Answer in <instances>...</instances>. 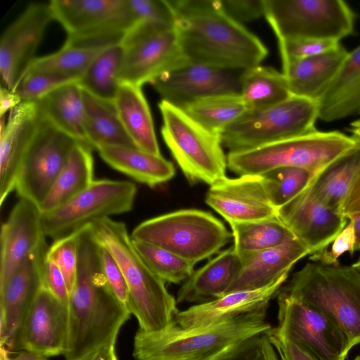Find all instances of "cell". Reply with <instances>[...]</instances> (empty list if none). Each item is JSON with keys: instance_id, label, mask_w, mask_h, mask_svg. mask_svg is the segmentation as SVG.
Returning a JSON list of instances; mask_svg holds the SVG:
<instances>
[{"instance_id": "cell-1", "label": "cell", "mask_w": 360, "mask_h": 360, "mask_svg": "<svg viewBox=\"0 0 360 360\" xmlns=\"http://www.w3.org/2000/svg\"><path fill=\"white\" fill-rule=\"evenodd\" d=\"M101 246L90 225L79 231L75 281L68 302V328L63 356L73 360L115 342L131 313L114 295L102 271Z\"/></svg>"}, {"instance_id": "cell-2", "label": "cell", "mask_w": 360, "mask_h": 360, "mask_svg": "<svg viewBox=\"0 0 360 360\" xmlns=\"http://www.w3.org/2000/svg\"><path fill=\"white\" fill-rule=\"evenodd\" d=\"M174 27L188 63L245 70L258 65L268 50L260 39L223 11L220 0H169Z\"/></svg>"}, {"instance_id": "cell-3", "label": "cell", "mask_w": 360, "mask_h": 360, "mask_svg": "<svg viewBox=\"0 0 360 360\" xmlns=\"http://www.w3.org/2000/svg\"><path fill=\"white\" fill-rule=\"evenodd\" d=\"M90 226L96 240L122 270L129 290L127 308L137 319L139 329L157 332L174 323L179 311L176 300L140 255L126 224L107 217Z\"/></svg>"}, {"instance_id": "cell-4", "label": "cell", "mask_w": 360, "mask_h": 360, "mask_svg": "<svg viewBox=\"0 0 360 360\" xmlns=\"http://www.w3.org/2000/svg\"><path fill=\"white\" fill-rule=\"evenodd\" d=\"M267 309L196 328L176 323L157 332L139 329L134 335L136 360H215L229 349L271 328L266 320Z\"/></svg>"}, {"instance_id": "cell-5", "label": "cell", "mask_w": 360, "mask_h": 360, "mask_svg": "<svg viewBox=\"0 0 360 360\" xmlns=\"http://www.w3.org/2000/svg\"><path fill=\"white\" fill-rule=\"evenodd\" d=\"M280 291L330 316L349 349L360 343V271L353 265L309 262Z\"/></svg>"}, {"instance_id": "cell-6", "label": "cell", "mask_w": 360, "mask_h": 360, "mask_svg": "<svg viewBox=\"0 0 360 360\" xmlns=\"http://www.w3.org/2000/svg\"><path fill=\"white\" fill-rule=\"evenodd\" d=\"M359 141L338 131L318 130L257 148L229 152L227 167L241 175H262L281 167H296L316 179L330 165L354 148Z\"/></svg>"}, {"instance_id": "cell-7", "label": "cell", "mask_w": 360, "mask_h": 360, "mask_svg": "<svg viewBox=\"0 0 360 360\" xmlns=\"http://www.w3.org/2000/svg\"><path fill=\"white\" fill-rule=\"evenodd\" d=\"M131 236L194 264L218 253L233 238L219 219L196 209L179 210L145 220L133 229Z\"/></svg>"}, {"instance_id": "cell-8", "label": "cell", "mask_w": 360, "mask_h": 360, "mask_svg": "<svg viewBox=\"0 0 360 360\" xmlns=\"http://www.w3.org/2000/svg\"><path fill=\"white\" fill-rule=\"evenodd\" d=\"M158 108L162 117V136L186 179L210 186L225 177L227 159L220 134L166 101L161 100Z\"/></svg>"}, {"instance_id": "cell-9", "label": "cell", "mask_w": 360, "mask_h": 360, "mask_svg": "<svg viewBox=\"0 0 360 360\" xmlns=\"http://www.w3.org/2000/svg\"><path fill=\"white\" fill-rule=\"evenodd\" d=\"M316 101L292 96L269 106L249 109L220 134L229 152L257 148L316 131Z\"/></svg>"}, {"instance_id": "cell-10", "label": "cell", "mask_w": 360, "mask_h": 360, "mask_svg": "<svg viewBox=\"0 0 360 360\" xmlns=\"http://www.w3.org/2000/svg\"><path fill=\"white\" fill-rule=\"evenodd\" d=\"M278 43L340 42L354 32L356 15L342 0H264V15Z\"/></svg>"}, {"instance_id": "cell-11", "label": "cell", "mask_w": 360, "mask_h": 360, "mask_svg": "<svg viewBox=\"0 0 360 360\" xmlns=\"http://www.w3.org/2000/svg\"><path fill=\"white\" fill-rule=\"evenodd\" d=\"M136 193V184L129 181L94 180L67 202L41 213L44 234L54 241L75 233L96 220L130 212Z\"/></svg>"}, {"instance_id": "cell-12", "label": "cell", "mask_w": 360, "mask_h": 360, "mask_svg": "<svg viewBox=\"0 0 360 360\" xmlns=\"http://www.w3.org/2000/svg\"><path fill=\"white\" fill-rule=\"evenodd\" d=\"M120 82L142 86L186 63L174 25L139 22L124 35Z\"/></svg>"}, {"instance_id": "cell-13", "label": "cell", "mask_w": 360, "mask_h": 360, "mask_svg": "<svg viewBox=\"0 0 360 360\" xmlns=\"http://www.w3.org/2000/svg\"><path fill=\"white\" fill-rule=\"evenodd\" d=\"M278 326L316 360H345L348 340L338 324L327 314L279 290Z\"/></svg>"}, {"instance_id": "cell-14", "label": "cell", "mask_w": 360, "mask_h": 360, "mask_svg": "<svg viewBox=\"0 0 360 360\" xmlns=\"http://www.w3.org/2000/svg\"><path fill=\"white\" fill-rule=\"evenodd\" d=\"M78 143L42 117L16 179L15 191L19 198L39 206Z\"/></svg>"}, {"instance_id": "cell-15", "label": "cell", "mask_w": 360, "mask_h": 360, "mask_svg": "<svg viewBox=\"0 0 360 360\" xmlns=\"http://www.w3.org/2000/svg\"><path fill=\"white\" fill-rule=\"evenodd\" d=\"M53 19L68 37H124L136 19L129 0H52Z\"/></svg>"}, {"instance_id": "cell-16", "label": "cell", "mask_w": 360, "mask_h": 360, "mask_svg": "<svg viewBox=\"0 0 360 360\" xmlns=\"http://www.w3.org/2000/svg\"><path fill=\"white\" fill-rule=\"evenodd\" d=\"M53 19L49 3H33L4 30L0 39L2 86L14 90L35 58L46 27Z\"/></svg>"}, {"instance_id": "cell-17", "label": "cell", "mask_w": 360, "mask_h": 360, "mask_svg": "<svg viewBox=\"0 0 360 360\" xmlns=\"http://www.w3.org/2000/svg\"><path fill=\"white\" fill-rule=\"evenodd\" d=\"M238 70L186 63L157 78L150 84L161 96L182 108L194 101L226 94H240Z\"/></svg>"}, {"instance_id": "cell-18", "label": "cell", "mask_w": 360, "mask_h": 360, "mask_svg": "<svg viewBox=\"0 0 360 360\" xmlns=\"http://www.w3.org/2000/svg\"><path fill=\"white\" fill-rule=\"evenodd\" d=\"M48 245L29 255L0 286V345L9 352L16 349L24 318L39 291Z\"/></svg>"}, {"instance_id": "cell-19", "label": "cell", "mask_w": 360, "mask_h": 360, "mask_svg": "<svg viewBox=\"0 0 360 360\" xmlns=\"http://www.w3.org/2000/svg\"><path fill=\"white\" fill-rule=\"evenodd\" d=\"M68 328V306L42 287L25 314L16 349L46 358L63 355Z\"/></svg>"}, {"instance_id": "cell-20", "label": "cell", "mask_w": 360, "mask_h": 360, "mask_svg": "<svg viewBox=\"0 0 360 360\" xmlns=\"http://www.w3.org/2000/svg\"><path fill=\"white\" fill-rule=\"evenodd\" d=\"M310 185L277 209L276 214L312 255L327 248L343 230L348 219L319 201L312 194Z\"/></svg>"}, {"instance_id": "cell-21", "label": "cell", "mask_w": 360, "mask_h": 360, "mask_svg": "<svg viewBox=\"0 0 360 360\" xmlns=\"http://www.w3.org/2000/svg\"><path fill=\"white\" fill-rule=\"evenodd\" d=\"M205 202L229 224L277 217L262 175L225 176L210 186Z\"/></svg>"}, {"instance_id": "cell-22", "label": "cell", "mask_w": 360, "mask_h": 360, "mask_svg": "<svg viewBox=\"0 0 360 360\" xmlns=\"http://www.w3.org/2000/svg\"><path fill=\"white\" fill-rule=\"evenodd\" d=\"M46 238L39 206L20 198L1 225L0 286L29 255L47 246Z\"/></svg>"}, {"instance_id": "cell-23", "label": "cell", "mask_w": 360, "mask_h": 360, "mask_svg": "<svg viewBox=\"0 0 360 360\" xmlns=\"http://www.w3.org/2000/svg\"><path fill=\"white\" fill-rule=\"evenodd\" d=\"M42 120L37 101H23L1 117L0 135V205L15 191L25 155Z\"/></svg>"}, {"instance_id": "cell-24", "label": "cell", "mask_w": 360, "mask_h": 360, "mask_svg": "<svg viewBox=\"0 0 360 360\" xmlns=\"http://www.w3.org/2000/svg\"><path fill=\"white\" fill-rule=\"evenodd\" d=\"M288 275L284 274L262 288L235 291L211 301L191 306L177 313L175 323L183 328L201 327L267 309L270 301L278 295Z\"/></svg>"}, {"instance_id": "cell-25", "label": "cell", "mask_w": 360, "mask_h": 360, "mask_svg": "<svg viewBox=\"0 0 360 360\" xmlns=\"http://www.w3.org/2000/svg\"><path fill=\"white\" fill-rule=\"evenodd\" d=\"M308 255L307 248L296 238L276 248L240 255L241 269L226 294L264 288L289 274Z\"/></svg>"}, {"instance_id": "cell-26", "label": "cell", "mask_w": 360, "mask_h": 360, "mask_svg": "<svg viewBox=\"0 0 360 360\" xmlns=\"http://www.w3.org/2000/svg\"><path fill=\"white\" fill-rule=\"evenodd\" d=\"M241 266L233 246L219 252L184 282L177 292V304H201L224 296Z\"/></svg>"}, {"instance_id": "cell-27", "label": "cell", "mask_w": 360, "mask_h": 360, "mask_svg": "<svg viewBox=\"0 0 360 360\" xmlns=\"http://www.w3.org/2000/svg\"><path fill=\"white\" fill-rule=\"evenodd\" d=\"M348 51L341 45L330 51L282 63L292 96L318 101L328 89Z\"/></svg>"}, {"instance_id": "cell-28", "label": "cell", "mask_w": 360, "mask_h": 360, "mask_svg": "<svg viewBox=\"0 0 360 360\" xmlns=\"http://www.w3.org/2000/svg\"><path fill=\"white\" fill-rule=\"evenodd\" d=\"M317 103L319 119L323 122L360 115V45L348 52Z\"/></svg>"}, {"instance_id": "cell-29", "label": "cell", "mask_w": 360, "mask_h": 360, "mask_svg": "<svg viewBox=\"0 0 360 360\" xmlns=\"http://www.w3.org/2000/svg\"><path fill=\"white\" fill-rule=\"evenodd\" d=\"M114 105L120 120L136 146L161 155L149 105L141 86L120 82Z\"/></svg>"}, {"instance_id": "cell-30", "label": "cell", "mask_w": 360, "mask_h": 360, "mask_svg": "<svg viewBox=\"0 0 360 360\" xmlns=\"http://www.w3.org/2000/svg\"><path fill=\"white\" fill-rule=\"evenodd\" d=\"M98 152L112 168L152 188L169 181L175 175L173 163L162 155L124 146H107Z\"/></svg>"}, {"instance_id": "cell-31", "label": "cell", "mask_w": 360, "mask_h": 360, "mask_svg": "<svg viewBox=\"0 0 360 360\" xmlns=\"http://www.w3.org/2000/svg\"><path fill=\"white\" fill-rule=\"evenodd\" d=\"M82 97L85 138L92 150L107 146L137 148L123 127L114 103L101 100L83 89Z\"/></svg>"}, {"instance_id": "cell-32", "label": "cell", "mask_w": 360, "mask_h": 360, "mask_svg": "<svg viewBox=\"0 0 360 360\" xmlns=\"http://www.w3.org/2000/svg\"><path fill=\"white\" fill-rule=\"evenodd\" d=\"M92 149L78 143L47 195L39 205L41 213L49 212L67 202L94 181Z\"/></svg>"}, {"instance_id": "cell-33", "label": "cell", "mask_w": 360, "mask_h": 360, "mask_svg": "<svg viewBox=\"0 0 360 360\" xmlns=\"http://www.w3.org/2000/svg\"><path fill=\"white\" fill-rule=\"evenodd\" d=\"M37 103L45 120L79 143L87 145L84 128L82 89L78 82L62 86Z\"/></svg>"}, {"instance_id": "cell-34", "label": "cell", "mask_w": 360, "mask_h": 360, "mask_svg": "<svg viewBox=\"0 0 360 360\" xmlns=\"http://www.w3.org/2000/svg\"><path fill=\"white\" fill-rule=\"evenodd\" d=\"M359 175L360 141L356 147L333 162L311 184V191L324 205L340 213L342 202Z\"/></svg>"}, {"instance_id": "cell-35", "label": "cell", "mask_w": 360, "mask_h": 360, "mask_svg": "<svg viewBox=\"0 0 360 360\" xmlns=\"http://www.w3.org/2000/svg\"><path fill=\"white\" fill-rule=\"evenodd\" d=\"M240 96L248 109H256L281 103L292 94L282 72L258 65L242 71Z\"/></svg>"}, {"instance_id": "cell-36", "label": "cell", "mask_w": 360, "mask_h": 360, "mask_svg": "<svg viewBox=\"0 0 360 360\" xmlns=\"http://www.w3.org/2000/svg\"><path fill=\"white\" fill-rule=\"evenodd\" d=\"M229 225L233 246L239 255L276 248L295 239L278 217Z\"/></svg>"}, {"instance_id": "cell-37", "label": "cell", "mask_w": 360, "mask_h": 360, "mask_svg": "<svg viewBox=\"0 0 360 360\" xmlns=\"http://www.w3.org/2000/svg\"><path fill=\"white\" fill-rule=\"evenodd\" d=\"M122 55L121 43L103 50L79 79V86L101 100L114 103L120 84L119 73Z\"/></svg>"}, {"instance_id": "cell-38", "label": "cell", "mask_w": 360, "mask_h": 360, "mask_svg": "<svg viewBox=\"0 0 360 360\" xmlns=\"http://www.w3.org/2000/svg\"><path fill=\"white\" fill-rule=\"evenodd\" d=\"M181 108L204 127L218 134L249 110L240 94L209 97Z\"/></svg>"}, {"instance_id": "cell-39", "label": "cell", "mask_w": 360, "mask_h": 360, "mask_svg": "<svg viewBox=\"0 0 360 360\" xmlns=\"http://www.w3.org/2000/svg\"><path fill=\"white\" fill-rule=\"evenodd\" d=\"M105 49L65 42L58 51L35 58L27 70L53 72L79 81L92 61Z\"/></svg>"}, {"instance_id": "cell-40", "label": "cell", "mask_w": 360, "mask_h": 360, "mask_svg": "<svg viewBox=\"0 0 360 360\" xmlns=\"http://www.w3.org/2000/svg\"><path fill=\"white\" fill-rule=\"evenodd\" d=\"M266 191L276 209L285 205L316 178L308 170L296 167H281L262 174Z\"/></svg>"}, {"instance_id": "cell-41", "label": "cell", "mask_w": 360, "mask_h": 360, "mask_svg": "<svg viewBox=\"0 0 360 360\" xmlns=\"http://www.w3.org/2000/svg\"><path fill=\"white\" fill-rule=\"evenodd\" d=\"M133 241L150 269L164 282L178 284L184 282L193 273L195 264L160 248Z\"/></svg>"}, {"instance_id": "cell-42", "label": "cell", "mask_w": 360, "mask_h": 360, "mask_svg": "<svg viewBox=\"0 0 360 360\" xmlns=\"http://www.w3.org/2000/svg\"><path fill=\"white\" fill-rule=\"evenodd\" d=\"M79 82L65 75L44 71L27 70L13 91L23 101H38L56 89Z\"/></svg>"}, {"instance_id": "cell-43", "label": "cell", "mask_w": 360, "mask_h": 360, "mask_svg": "<svg viewBox=\"0 0 360 360\" xmlns=\"http://www.w3.org/2000/svg\"><path fill=\"white\" fill-rule=\"evenodd\" d=\"M79 231L54 240L49 247L46 259L53 262L63 273L69 290L71 291L76 277Z\"/></svg>"}, {"instance_id": "cell-44", "label": "cell", "mask_w": 360, "mask_h": 360, "mask_svg": "<svg viewBox=\"0 0 360 360\" xmlns=\"http://www.w3.org/2000/svg\"><path fill=\"white\" fill-rule=\"evenodd\" d=\"M215 360H280L266 333L252 336Z\"/></svg>"}, {"instance_id": "cell-45", "label": "cell", "mask_w": 360, "mask_h": 360, "mask_svg": "<svg viewBox=\"0 0 360 360\" xmlns=\"http://www.w3.org/2000/svg\"><path fill=\"white\" fill-rule=\"evenodd\" d=\"M340 46V42L319 39H301L278 43L282 63L319 55L334 50Z\"/></svg>"}, {"instance_id": "cell-46", "label": "cell", "mask_w": 360, "mask_h": 360, "mask_svg": "<svg viewBox=\"0 0 360 360\" xmlns=\"http://www.w3.org/2000/svg\"><path fill=\"white\" fill-rule=\"evenodd\" d=\"M139 22L174 25V13L168 0H129Z\"/></svg>"}, {"instance_id": "cell-47", "label": "cell", "mask_w": 360, "mask_h": 360, "mask_svg": "<svg viewBox=\"0 0 360 360\" xmlns=\"http://www.w3.org/2000/svg\"><path fill=\"white\" fill-rule=\"evenodd\" d=\"M356 233L354 225L348 220L347 225L332 242L330 250L326 248L315 252L309 257L311 262H319L326 265H339V258L345 252L352 256L355 251Z\"/></svg>"}, {"instance_id": "cell-48", "label": "cell", "mask_w": 360, "mask_h": 360, "mask_svg": "<svg viewBox=\"0 0 360 360\" xmlns=\"http://www.w3.org/2000/svg\"><path fill=\"white\" fill-rule=\"evenodd\" d=\"M100 259L102 271L110 289L116 297L127 307L129 290L121 269L110 253L102 246Z\"/></svg>"}, {"instance_id": "cell-49", "label": "cell", "mask_w": 360, "mask_h": 360, "mask_svg": "<svg viewBox=\"0 0 360 360\" xmlns=\"http://www.w3.org/2000/svg\"><path fill=\"white\" fill-rule=\"evenodd\" d=\"M224 12L233 20H254L264 15V0H220Z\"/></svg>"}, {"instance_id": "cell-50", "label": "cell", "mask_w": 360, "mask_h": 360, "mask_svg": "<svg viewBox=\"0 0 360 360\" xmlns=\"http://www.w3.org/2000/svg\"><path fill=\"white\" fill-rule=\"evenodd\" d=\"M266 334L280 360H316L300 345L279 332L276 327H271Z\"/></svg>"}, {"instance_id": "cell-51", "label": "cell", "mask_w": 360, "mask_h": 360, "mask_svg": "<svg viewBox=\"0 0 360 360\" xmlns=\"http://www.w3.org/2000/svg\"><path fill=\"white\" fill-rule=\"evenodd\" d=\"M42 287L68 306L69 290L65 278L57 265L46 259L43 271Z\"/></svg>"}, {"instance_id": "cell-52", "label": "cell", "mask_w": 360, "mask_h": 360, "mask_svg": "<svg viewBox=\"0 0 360 360\" xmlns=\"http://www.w3.org/2000/svg\"><path fill=\"white\" fill-rule=\"evenodd\" d=\"M340 212L345 217L360 212V175L344 200Z\"/></svg>"}, {"instance_id": "cell-53", "label": "cell", "mask_w": 360, "mask_h": 360, "mask_svg": "<svg viewBox=\"0 0 360 360\" xmlns=\"http://www.w3.org/2000/svg\"><path fill=\"white\" fill-rule=\"evenodd\" d=\"M73 360H118L115 352V342L102 345Z\"/></svg>"}, {"instance_id": "cell-54", "label": "cell", "mask_w": 360, "mask_h": 360, "mask_svg": "<svg viewBox=\"0 0 360 360\" xmlns=\"http://www.w3.org/2000/svg\"><path fill=\"white\" fill-rule=\"evenodd\" d=\"M22 102L20 97L13 91L1 85L0 90V115L11 110Z\"/></svg>"}, {"instance_id": "cell-55", "label": "cell", "mask_w": 360, "mask_h": 360, "mask_svg": "<svg viewBox=\"0 0 360 360\" xmlns=\"http://www.w3.org/2000/svg\"><path fill=\"white\" fill-rule=\"evenodd\" d=\"M0 360H48V359L27 351H22L17 355L11 356L6 347H1Z\"/></svg>"}, {"instance_id": "cell-56", "label": "cell", "mask_w": 360, "mask_h": 360, "mask_svg": "<svg viewBox=\"0 0 360 360\" xmlns=\"http://www.w3.org/2000/svg\"><path fill=\"white\" fill-rule=\"evenodd\" d=\"M352 222L356 233L355 251L360 250V212L349 214L346 217Z\"/></svg>"}, {"instance_id": "cell-57", "label": "cell", "mask_w": 360, "mask_h": 360, "mask_svg": "<svg viewBox=\"0 0 360 360\" xmlns=\"http://www.w3.org/2000/svg\"><path fill=\"white\" fill-rule=\"evenodd\" d=\"M349 131L352 134V136L358 141H360V127H351Z\"/></svg>"}, {"instance_id": "cell-58", "label": "cell", "mask_w": 360, "mask_h": 360, "mask_svg": "<svg viewBox=\"0 0 360 360\" xmlns=\"http://www.w3.org/2000/svg\"><path fill=\"white\" fill-rule=\"evenodd\" d=\"M351 127H360V118L350 123Z\"/></svg>"}, {"instance_id": "cell-59", "label": "cell", "mask_w": 360, "mask_h": 360, "mask_svg": "<svg viewBox=\"0 0 360 360\" xmlns=\"http://www.w3.org/2000/svg\"><path fill=\"white\" fill-rule=\"evenodd\" d=\"M352 265L360 271V259Z\"/></svg>"}, {"instance_id": "cell-60", "label": "cell", "mask_w": 360, "mask_h": 360, "mask_svg": "<svg viewBox=\"0 0 360 360\" xmlns=\"http://www.w3.org/2000/svg\"><path fill=\"white\" fill-rule=\"evenodd\" d=\"M353 360H360V355H358L355 359Z\"/></svg>"}]
</instances>
